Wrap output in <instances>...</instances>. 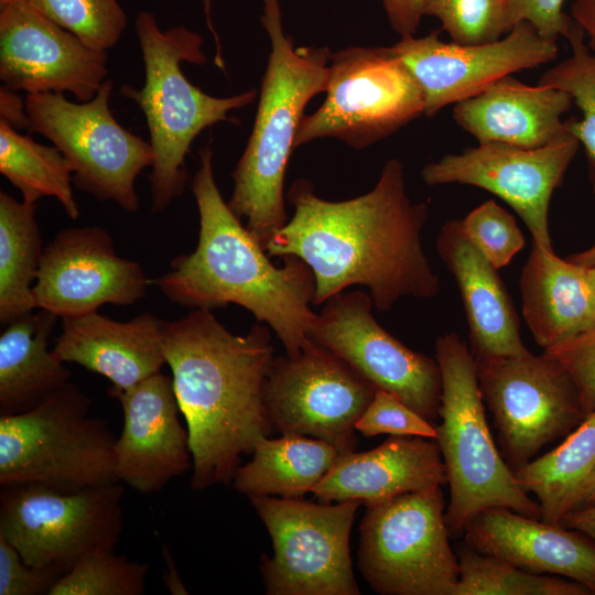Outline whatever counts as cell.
I'll use <instances>...</instances> for the list:
<instances>
[{
	"label": "cell",
	"instance_id": "6da1fadb",
	"mask_svg": "<svg viewBox=\"0 0 595 595\" xmlns=\"http://www.w3.org/2000/svg\"><path fill=\"white\" fill-rule=\"evenodd\" d=\"M286 197L293 215L264 249L270 257L295 256L311 268L313 305L355 285L368 289L379 312L402 298L439 294L440 279L422 245L429 207L409 198L399 159L388 160L374 188L360 196L328 201L311 182L298 180Z\"/></svg>",
	"mask_w": 595,
	"mask_h": 595
},
{
	"label": "cell",
	"instance_id": "7a4b0ae2",
	"mask_svg": "<svg viewBox=\"0 0 595 595\" xmlns=\"http://www.w3.org/2000/svg\"><path fill=\"white\" fill-rule=\"evenodd\" d=\"M163 353L187 425L191 488L231 485L241 456L273 431L264 402L274 358L269 326L258 322L237 335L210 310L194 309L165 321Z\"/></svg>",
	"mask_w": 595,
	"mask_h": 595
},
{
	"label": "cell",
	"instance_id": "3957f363",
	"mask_svg": "<svg viewBox=\"0 0 595 595\" xmlns=\"http://www.w3.org/2000/svg\"><path fill=\"white\" fill-rule=\"evenodd\" d=\"M191 185L199 216L197 246L175 257L170 270L151 283L171 302L192 310L245 307L275 333L285 354H299L312 342L309 334L316 316L311 307L315 296L311 268L295 256L283 257L281 267L270 261L224 201L210 144L199 150Z\"/></svg>",
	"mask_w": 595,
	"mask_h": 595
},
{
	"label": "cell",
	"instance_id": "277c9868",
	"mask_svg": "<svg viewBox=\"0 0 595 595\" xmlns=\"http://www.w3.org/2000/svg\"><path fill=\"white\" fill-rule=\"evenodd\" d=\"M270 54L251 134L231 178L228 206L263 247L286 224L284 175L303 111L327 88L332 52L299 46L282 26L279 0H262ZM266 250V249H264Z\"/></svg>",
	"mask_w": 595,
	"mask_h": 595
},
{
	"label": "cell",
	"instance_id": "5b68a950",
	"mask_svg": "<svg viewBox=\"0 0 595 595\" xmlns=\"http://www.w3.org/2000/svg\"><path fill=\"white\" fill-rule=\"evenodd\" d=\"M134 30L144 83L141 88L123 84L119 94L134 101L144 115L153 150L151 209L161 213L184 192L185 159L196 137L210 126L234 121L230 112L252 102L257 90L215 97L194 86L185 77L182 63L204 65L207 57L202 36L184 25L162 30L153 13L141 10Z\"/></svg>",
	"mask_w": 595,
	"mask_h": 595
},
{
	"label": "cell",
	"instance_id": "8992f818",
	"mask_svg": "<svg viewBox=\"0 0 595 595\" xmlns=\"http://www.w3.org/2000/svg\"><path fill=\"white\" fill-rule=\"evenodd\" d=\"M435 359L442 375L435 441L450 487L445 520L451 538L463 536L473 517L491 507L541 519L539 504L517 483L495 445L470 349L456 333H446L435 342Z\"/></svg>",
	"mask_w": 595,
	"mask_h": 595
},
{
	"label": "cell",
	"instance_id": "52a82bcc",
	"mask_svg": "<svg viewBox=\"0 0 595 595\" xmlns=\"http://www.w3.org/2000/svg\"><path fill=\"white\" fill-rule=\"evenodd\" d=\"M91 401L68 381L37 407L0 415V486L78 490L118 483L116 436L90 416Z\"/></svg>",
	"mask_w": 595,
	"mask_h": 595
},
{
	"label": "cell",
	"instance_id": "ba28073f",
	"mask_svg": "<svg viewBox=\"0 0 595 595\" xmlns=\"http://www.w3.org/2000/svg\"><path fill=\"white\" fill-rule=\"evenodd\" d=\"M450 538L441 487L366 505L358 566L381 595H454L459 562Z\"/></svg>",
	"mask_w": 595,
	"mask_h": 595
},
{
	"label": "cell",
	"instance_id": "9c48e42d",
	"mask_svg": "<svg viewBox=\"0 0 595 595\" xmlns=\"http://www.w3.org/2000/svg\"><path fill=\"white\" fill-rule=\"evenodd\" d=\"M112 79L95 97L73 102L61 93L26 94L30 132L45 137L68 160L73 183L100 202L137 213L139 174L153 163L150 141L125 129L110 109Z\"/></svg>",
	"mask_w": 595,
	"mask_h": 595
},
{
	"label": "cell",
	"instance_id": "30bf717a",
	"mask_svg": "<svg viewBox=\"0 0 595 595\" xmlns=\"http://www.w3.org/2000/svg\"><path fill=\"white\" fill-rule=\"evenodd\" d=\"M273 555L260 556L267 595H359L350 531L359 500L314 504L303 498L249 497Z\"/></svg>",
	"mask_w": 595,
	"mask_h": 595
},
{
	"label": "cell",
	"instance_id": "8fae6325",
	"mask_svg": "<svg viewBox=\"0 0 595 595\" xmlns=\"http://www.w3.org/2000/svg\"><path fill=\"white\" fill-rule=\"evenodd\" d=\"M326 98L303 116L294 148L334 138L364 149L424 115L422 90L391 46H351L332 54Z\"/></svg>",
	"mask_w": 595,
	"mask_h": 595
},
{
	"label": "cell",
	"instance_id": "7c38bea8",
	"mask_svg": "<svg viewBox=\"0 0 595 595\" xmlns=\"http://www.w3.org/2000/svg\"><path fill=\"white\" fill-rule=\"evenodd\" d=\"M119 483L78 490L0 486V537L26 564L65 574L85 554L117 545L123 528Z\"/></svg>",
	"mask_w": 595,
	"mask_h": 595
},
{
	"label": "cell",
	"instance_id": "4fadbf2b",
	"mask_svg": "<svg viewBox=\"0 0 595 595\" xmlns=\"http://www.w3.org/2000/svg\"><path fill=\"white\" fill-rule=\"evenodd\" d=\"M475 361L502 457L513 472L586 416L570 375L544 353Z\"/></svg>",
	"mask_w": 595,
	"mask_h": 595
},
{
	"label": "cell",
	"instance_id": "5bb4252c",
	"mask_svg": "<svg viewBox=\"0 0 595 595\" xmlns=\"http://www.w3.org/2000/svg\"><path fill=\"white\" fill-rule=\"evenodd\" d=\"M378 388L347 361L311 342L296 355L274 356L264 402L273 430L355 451L356 423Z\"/></svg>",
	"mask_w": 595,
	"mask_h": 595
},
{
	"label": "cell",
	"instance_id": "9a60e30c",
	"mask_svg": "<svg viewBox=\"0 0 595 595\" xmlns=\"http://www.w3.org/2000/svg\"><path fill=\"white\" fill-rule=\"evenodd\" d=\"M322 305L309 338L434 423L442 399L436 359L410 349L387 332L374 317L371 296L364 290L343 291Z\"/></svg>",
	"mask_w": 595,
	"mask_h": 595
},
{
	"label": "cell",
	"instance_id": "2e32d148",
	"mask_svg": "<svg viewBox=\"0 0 595 595\" xmlns=\"http://www.w3.org/2000/svg\"><path fill=\"white\" fill-rule=\"evenodd\" d=\"M578 148L576 138L538 149L478 143L428 163L421 176L428 185L457 183L495 194L523 220L533 245L553 250L549 232L550 201Z\"/></svg>",
	"mask_w": 595,
	"mask_h": 595
},
{
	"label": "cell",
	"instance_id": "e0dca14e",
	"mask_svg": "<svg viewBox=\"0 0 595 595\" xmlns=\"http://www.w3.org/2000/svg\"><path fill=\"white\" fill-rule=\"evenodd\" d=\"M440 32L401 37L391 46L422 90L425 116L479 94L501 77L550 63L559 52L556 42L541 36L527 21L487 44L444 42Z\"/></svg>",
	"mask_w": 595,
	"mask_h": 595
},
{
	"label": "cell",
	"instance_id": "ac0fdd59",
	"mask_svg": "<svg viewBox=\"0 0 595 595\" xmlns=\"http://www.w3.org/2000/svg\"><path fill=\"white\" fill-rule=\"evenodd\" d=\"M107 51L83 42L28 0H0V80L26 94L95 97L108 74Z\"/></svg>",
	"mask_w": 595,
	"mask_h": 595
},
{
	"label": "cell",
	"instance_id": "d6986e66",
	"mask_svg": "<svg viewBox=\"0 0 595 595\" xmlns=\"http://www.w3.org/2000/svg\"><path fill=\"white\" fill-rule=\"evenodd\" d=\"M150 284L138 261L116 253L106 229L80 226L61 230L44 247L32 290L36 309L65 318L105 304L130 306Z\"/></svg>",
	"mask_w": 595,
	"mask_h": 595
},
{
	"label": "cell",
	"instance_id": "ffe728a7",
	"mask_svg": "<svg viewBox=\"0 0 595 595\" xmlns=\"http://www.w3.org/2000/svg\"><path fill=\"white\" fill-rule=\"evenodd\" d=\"M108 393L123 411L122 432L115 444L119 482L152 494L193 467L172 377L159 371L128 389L109 388Z\"/></svg>",
	"mask_w": 595,
	"mask_h": 595
},
{
	"label": "cell",
	"instance_id": "44dd1931",
	"mask_svg": "<svg viewBox=\"0 0 595 595\" xmlns=\"http://www.w3.org/2000/svg\"><path fill=\"white\" fill-rule=\"evenodd\" d=\"M463 537L480 553L532 573L573 580L595 594V542L576 530L491 507L473 517Z\"/></svg>",
	"mask_w": 595,
	"mask_h": 595
},
{
	"label": "cell",
	"instance_id": "7402d4cb",
	"mask_svg": "<svg viewBox=\"0 0 595 595\" xmlns=\"http://www.w3.org/2000/svg\"><path fill=\"white\" fill-rule=\"evenodd\" d=\"M572 105V97L564 90L529 86L508 75L454 104L453 119L478 143L538 149L575 138L569 119L563 120Z\"/></svg>",
	"mask_w": 595,
	"mask_h": 595
},
{
	"label": "cell",
	"instance_id": "603a6c76",
	"mask_svg": "<svg viewBox=\"0 0 595 595\" xmlns=\"http://www.w3.org/2000/svg\"><path fill=\"white\" fill-rule=\"evenodd\" d=\"M445 484L435 440L390 435L370 451L343 453L311 494L323 502L359 500L366 506Z\"/></svg>",
	"mask_w": 595,
	"mask_h": 595
},
{
	"label": "cell",
	"instance_id": "cb8c5ba5",
	"mask_svg": "<svg viewBox=\"0 0 595 595\" xmlns=\"http://www.w3.org/2000/svg\"><path fill=\"white\" fill-rule=\"evenodd\" d=\"M436 250L458 286L474 359L528 355L518 315L497 269L469 240L461 220L442 226Z\"/></svg>",
	"mask_w": 595,
	"mask_h": 595
},
{
	"label": "cell",
	"instance_id": "d4e9b609",
	"mask_svg": "<svg viewBox=\"0 0 595 595\" xmlns=\"http://www.w3.org/2000/svg\"><path fill=\"white\" fill-rule=\"evenodd\" d=\"M165 321L145 312L128 322L98 311L62 318L54 350L65 363H76L106 377L112 389L125 390L161 371L165 361Z\"/></svg>",
	"mask_w": 595,
	"mask_h": 595
},
{
	"label": "cell",
	"instance_id": "484cf974",
	"mask_svg": "<svg viewBox=\"0 0 595 595\" xmlns=\"http://www.w3.org/2000/svg\"><path fill=\"white\" fill-rule=\"evenodd\" d=\"M519 286L523 318L543 349L595 327V288L587 268L533 245Z\"/></svg>",
	"mask_w": 595,
	"mask_h": 595
},
{
	"label": "cell",
	"instance_id": "4316f807",
	"mask_svg": "<svg viewBox=\"0 0 595 595\" xmlns=\"http://www.w3.org/2000/svg\"><path fill=\"white\" fill-rule=\"evenodd\" d=\"M24 314L0 335V415L26 412L71 381L65 361L48 350L57 316L46 310Z\"/></svg>",
	"mask_w": 595,
	"mask_h": 595
},
{
	"label": "cell",
	"instance_id": "83f0119b",
	"mask_svg": "<svg viewBox=\"0 0 595 595\" xmlns=\"http://www.w3.org/2000/svg\"><path fill=\"white\" fill-rule=\"evenodd\" d=\"M342 454L325 441L300 434L264 436L256 444L252 458L238 467L231 485L248 497L303 498Z\"/></svg>",
	"mask_w": 595,
	"mask_h": 595
},
{
	"label": "cell",
	"instance_id": "f1b7e54d",
	"mask_svg": "<svg viewBox=\"0 0 595 595\" xmlns=\"http://www.w3.org/2000/svg\"><path fill=\"white\" fill-rule=\"evenodd\" d=\"M36 204L19 202L0 192V323L32 312L35 306L32 282L44 248L35 218Z\"/></svg>",
	"mask_w": 595,
	"mask_h": 595
},
{
	"label": "cell",
	"instance_id": "f546056e",
	"mask_svg": "<svg viewBox=\"0 0 595 595\" xmlns=\"http://www.w3.org/2000/svg\"><path fill=\"white\" fill-rule=\"evenodd\" d=\"M595 467V409L554 450L513 472L538 498L541 520L560 524L567 505Z\"/></svg>",
	"mask_w": 595,
	"mask_h": 595
},
{
	"label": "cell",
	"instance_id": "4dcf8cb0",
	"mask_svg": "<svg viewBox=\"0 0 595 595\" xmlns=\"http://www.w3.org/2000/svg\"><path fill=\"white\" fill-rule=\"evenodd\" d=\"M0 173L31 204L45 196L56 198L71 219L79 207L73 193V167L55 145L36 142L0 119Z\"/></svg>",
	"mask_w": 595,
	"mask_h": 595
},
{
	"label": "cell",
	"instance_id": "1f68e13d",
	"mask_svg": "<svg viewBox=\"0 0 595 595\" xmlns=\"http://www.w3.org/2000/svg\"><path fill=\"white\" fill-rule=\"evenodd\" d=\"M459 577L454 595H589L570 578L537 574L466 544L458 552Z\"/></svg>",
	"mask_w": 595,
	"mask_h": 595
},
{
	"label": "cell",
	"instance_id": "d6a6232c",
	"mask_svg": "<svg viewBox=\"0 0 595 595\" xmlns=\"http://www.w3.org/2000/svg\"><path fill=\"white\" fill-rule=\"evenodd\" d=\"M584 37V32L573 23L565 36L571 46L570 56L547 69L538 84L566 91L581 110V120L570 118L569 126L572 134L584 147L595 193V54Z\"/></svg>",
	"mask_w": 595,
	"mask_h": 595
},
{
	"label": "cell",
	"instance_id": "836d02e7",
	"mask_svg": "<svg viewBox=\"0 0 595 595\" xmlns=\"http://www.w3.org/2000/svg\"><path fill=\"white\" fill-rule=\"evenodd\" d=\"M149 564L98 549L82 556L48 595H142Z\"/></svg>",
	"mask_w": 595,
	"mask_h": 595
},
{
	"label": "cell",
	"instance_id": "e575fe53",
	"mask_svg": "<svg viewBox=\"0 0 595 595\" xmlns=\"http://www.w3.org/2000/svg\"><path fill=\"white\" fill-rule=\"evenodd\" d=\"M89 46L108 51L121 39L128 17L119 0H28Z\"/></svg>",
	"mask_w": 595,
	"mask_h": 595
},
{
	"label": "cell",
	"instance_id": "d590c367",
	"mask_svg": "<svg viewBox=\"0 0 595 595\" xmlns=\"http://www.w3.org/2000/svg\"><path fill=\"white\" fill-rule=\"evenodd\" d=\"M424 15L439 19L461 45L496 42L511 30L506 0H428Z\"/></svg>",
	"mask_w": 595,
	"mask_h": 595
},
{
	"label": "cell",
	"instance_id": "8d00e7d4",
	"mask_svg": "<svg viewBox=\"0 0 595 595\" xmlns=\"http://www.w3.org/2000/svg\"><path fill=\"white\" fill-rule=\"evenodd\" d=\"M461 223L469 240L497 270L509 264L524 247L515 217L494 199L482 203Z\"/></svg>",
	"mask_w": 595,
	"mask_h": 595
},
{
	"label": "cell",
	"instance_id": "74e56055",
	"mask_svg": "<svg viewBox=\"0 0 595 595\" xmlns=\"http://www.w3.org/2000/svg\"><path fill=\"white\" fill-rule=\"evenodd\" d=\"M356 431L366 437L380 434L422 436L435 440L436 425L404 404L396 396L378 389L356 423Z\"/></svg>",
	"mask_w": 595,
	"mask_h": 595
},
{
	"label": "cell",
	"instance_id": "f35d334b",
	"mask_svg": "<svg viewBox=\"0 0 595 595\" xmlns=\"http://www.w3.org/2000/svg\"><path fill=\"white\" fill-rule=\"evenodd\" d=\"M570 375L585 415L595 409V327L543 351Z\"/></svg>",
	"mask_w": 595,
	"mask_h": 595
},
{
	"label": "cell",
	"instance_id": "ab89813d",
	"mask_svg": "<svg viewBox=\"0 0 595 595\" xmlns=\"http://www.w3.org/2000/svg\"><path fill=\"white\" fill-rule=\"evenodd\" d=\"M62 575L53 567L26 564L17 549L0 537V595H48Z\"/></svg>",
	"mask_w": 595,
	"mask_h": 595
},
{
	"label": "cell",
	"instance_id": "60d3db41",
	"mask_svg": "<svg viewBox=\"0 0 595 595\" xmlns=\"http://www.w3.org/2000/svg\"><path fill=\"white\" fill-rule=\"evenodd\" d=\"M565 0H506L510 28L527 21L541 36L556 42L566 36L573 20L563 11Z\"/></svg>",
	"mask_w": 595,
	"mask_h": 595
},
{
	"label": "cell",
	"instance_id": "b9f144b4",
	"mask_svg": "<svg viewBox=\"0 0 595 595\" xmlns=\"http://www.w3.org/2000/svg\"><path fill=\"white\" fill-rule=\"evenodd\" d=\"M428 0H382L391 28L401 37L415 34Z\"/></svg>",
	"mask_w": 595,
	"mask_h": 595
},
{
	"label": "cell",
	"instance_id": "7bdbcfd3",
	"mask_svg": "<svg viewBox=\"0 0 595 595\" xmlns=\"http://www.w3.org/2000/svg\"><path fill=\"white\" fill-rule=\"evenodd\" d=\"M0 119L7 121L17 130L29 129L25 100H22L18 91L3 85L0 88Z\"/></svg>",
	"mask_w": 595,
	"mask_h": 595
},
{
	"label": "cell",
	"instance_id": "ee69618b",
	"mask_svg": "<svg viewBox=\"0 0 595 595\" xmlns=\"http://www.w3.org/2000/svg\"><path fill=\"white\" fill-rule=\"evenodd\" d=\"M570 17L584 32L588 47L595 52V0H573Z\"/></svg>",
	"mask_w": 595,
	"mask_h": 595
},
{
	"label": "cell",
	"instance_id": "f6af8a7d",
	"mask_svg": "<svg viewBox=\"0 0 595 595\" xmlns=\"http://www.w3.org/2000/svg\"><path fill=\"white\" fill-rule=\"evenodd\" d=\"M560 524L576 530L595 542V502L566 512Z\"/></svg>",
	"mask_w": 595,
	"mask_h": 595
},
{
	"label": "cell",
	"instance_id": "bcb514c9",
	"mask_svg": "<svg viewBox=\"0 0 595 595\" xmlns=\"http://www.w3.org/2000/svg\"><path fill=\"white\" fill-rule=\"evenodd\" d=\"M595 502V467L572 496L566 512Z\"/></svg>",
	"mask_w": 595,
	"mask_h": 595
},
{
	"label": "cell",
	"instance_id": "7dc6e473",
	"mask_svg": "<svg viewBox=\"0 0 595 595\" xmlns=\"http://www.w3.org/2000/svg\"><path fill=\"white\" fill-rule=\"evenodd\" d=\"M162 556L166 563V570L164 572V582L172 594L186 595L187 591L183 585V582L177 573L173 558L167 547H164Z\"/></svg>",
	"mask_w": 595,
	"mask_h": 595
},
{
	"label": "cell",
	"instance_id": "c3c4849f",
	"mask_svg": "<svg viewBox=\"0 0 595 595\" xmlns=\"http://www.w3.org/2000/svg\"><path fill=\"white\" fill-rule=\"evenodd\" d=\"M212 1L213 0H203V9H204V13H205V17H206V23H207V26L214 37V41L216 43V55H215V61L217 62H220L223 61V57H221V46H220V41H219V36L215 30V26L213 24V21H212Z\"/></svg>",
	"mask_w": 595,
	"mask_h": 595
},
{
	"label": "cell",
	"instance_id": "681fc988",
	"mask_svg": "<svg viewBox=\"0 0 595 595\" xmlns=\"http://www.w3.org/2000/svg\"><path fill=\"white\" fill-rule=\"evenodd\" d=\"M567 260L584 267L588 268L595 264V244L577 253H573L566 258Z\"/></svg>",
	"mask_w": 595,
	"mask_h": 595
},
{
	"label": "cell",
	"instance_id": "f907efd6",
	"mask_svg": "<svg viewBox=\"0 0 595 595\" xmlns=\"http://www.w3.org/2000/svg\"><path fill=\"white\" fill-rule=\"evenodd\" d=\"M587 273H588V277H589V280H591L592 284L595 288V264L587 268Z\"/></svg>",
	"mask_w": 595,
	"mask_h": 595
}]
</instances>
